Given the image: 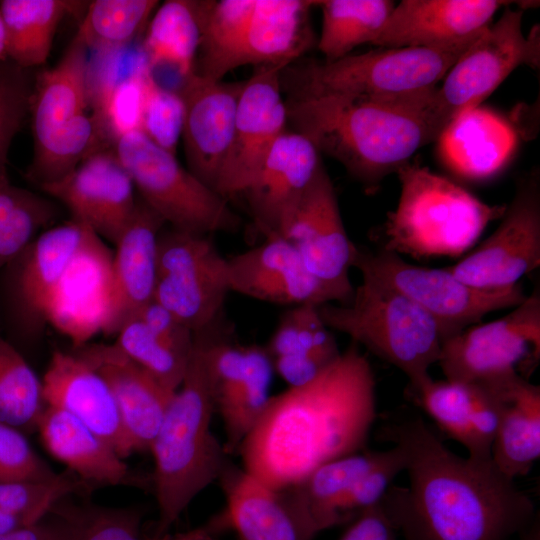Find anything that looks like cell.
Returning a JSON list of instances; mask_svg holds the SVG:
<instances>
[{
    "instance_id": "obj_44",
    "label": "cell",
    "mask_w": 540,
    "mask_h": 540,
    "mask_svg": "<svg viewBox=\"0 0 540 540\" xmlns=\"http://www.w3.org/2000/svg\"><path fill=\"white\" fill-rule=\"evenodd\" d=\"M68 531L71 540H144L140 536V510L107 507L66 496L49 512Z\"/></svg>"
},
{
    "instance_id": "obj_7",
    "label": "cell",
    "mask_w": 540,
    "mask_h": 540,
    "mask_svg": "<svg viewBox=\"0 0 540 540\" xmlns=\"http://www.w3.org/2000/svg\"><path fill=\"white\" fill-rule=\"evenodd\" d=\"M347 304L326 303L318 313L330 330L346 334L378 358L401 370L411 388L430 377L442 338L434 320L415 302L377 278L361 274Z\"/></svg>"
},
{
    "instance_id": "obj_37",
    "label": "cell",
    "mask_w": 540,
    "mask_h": 540,
    "mask_svg": "<svg viewBox=\"0 0 540 540\" xmlns=\"http://www.w3.org/2000/svg\"><path fill=\"white\" fill-rule=\"evenodd\" d=\"M387 454L388 449L362 450L331 460L293 486L321 531L346 521L337 511L339 502L359 479L381 464Z\"/></svg>"
},
{
    "instance_id": "obj_2",
    "label": "cell",
    "mask_w": 540,
    "mask_h": 540,
    "mask_svg": "<svg viewBox=\"0 0 540 540\" xmlns=\"http://www.w3.org/2000/svg\"><path fill=\"white\" fill-rule=\"evenodd\" d=\"M375 418L374 373L351 342L316 378L271 396L237 452L245 471L284 489L322 464L362 451Z\"/></svg>"
},
{
    "instance_id": "obj_35",
    "label": "cell",
    "mask_w": 540,
    "mask_h": 540,
    "mask_svg": "<svg viewBox=\"0 0 540 540\" xmlns=\"http://www.w3.org/2000/svg\"><path fill=\"white\" fill-rule=\"evenodd\" d=\"M273 364L265 347L245 346V366L232 384L214 397L215 413L223 421L228 455L237 452L270 401Z\"/></svg>"
},
{
    "instance_id": "obj_26",
    "label": "cell",
    "mask_w": 540,
    "mask_h": 540,
    "mask_svg": "<svg viewBox=\"0 0 540 540\" xmlns=\"http://www.w3.org/2000/svg\"><path fill=\"white\" fill-rule=\"evenodd\" d=\"M36 430L48 452L92 487L153 488L152 475L133 472L107 442L62 409L46 405Z\"/></svg>"
},
{
    "instance_id": "obj_32",
    "label": "cell",
    "mask_w": 540,
    "mask_h": 540,
    "mask_svg": "<svg viewBox=\"0 0 540 540\" xmlns=\"http://www.w3.org/2000/svg\"><path fill=\"white\" fill-rule=\"evenodd\" d=\"M209 1L167 0L150 18L142 43L147 66L173 67L182 80L194 72Z\"/></svg>"
},
{
    "instance_id": "obj_4",
    "label": "cell",
    "mask_w": 540,
    "mask_h": 540,
    "mask_svg": "<svg viewBox=\"0 0 540 540\" xmlns=\"http://www.w3.org/2000/svg\"><path fill=\"white\" fill-rule=\"evenodd\" d=\"M219 317L194 332L184 378L171 396L150 451L159 517L155 535L167 533L193 499L218 480L227 452L211 430L215 413L209 348Z\"/></svg>"
},
{
    "instance_id": "obj_24",
    "label": "cell",
    "mask_w": 540,
    "mask_h": 540,
    "mask_svg": "<svg viewBox=\"0 0 540 540\" xmlns=\"http://www.w3.org/2000/svg\"><path fill=\"white\" fill-rule=\"evenodd\" d=\"M46 405L78 419L122 458L130 454L120 413L110 387L74 353L53 352L42 379Z\"/></svg>"
},
{
    "instance_id": "obj_57",
    "label": "cell",
    "mask_w": 540,
    "mask_h": 540,
    "mask_svg": "<svg viewBox=\"0 0 540 540\" xmlns=\"http://www.w3.org/2000/svg\"><path fill=\"white\" fill-rule=\"evenodd\" d=\"M8 60L6 55V47H5V33H4V26L2 17L0 14V63Z\"/></svg>"
},
{
    "instance_id": "obj_39",
    "label": "cell",
    "mask_w": 540,
    "mask_h": 540,
    "mask_svg": "<svg viewBox=\"0 0 540 540\" xmlns=\"http://www.w3.org/2000/svg\"><path fill=\"white\" fill-rule=\"evenodd\" d=\"M45 407L42 380L0 337V422L22 433L34 431Z\"/></svg>"
},
{
    "instance_id": "obj_3",
    "label": "cell",
    "mask_w": 540,
    "mask_h": 540,
    "mask_svg": "<svg viewBox=\"0 0 540 540\" xmlns=\"http://www.w3.org/2000/svg\"><path fill=\"white\" fill-rule=\"evenodd\" d=\"M285 103L291 130L368 189L437 141L424 114L408 105L344 96L290 97Z\"/></svg>"
},
{
    "instance_id": "obj_34",
    "label": "cell",
    "mask_w": 540,
    "mask_h": 540,
    "mask_svg": "<svg viewBox=\"0 0 540 540\" xmlns=\"http://www.w3.org/2000/svg\"><path fill=\"white\" fill-rule=\"evenodd\" d=\"M540 457V388L522 377L501 412L491 460L510 479L527 475Z\"/></svg>"
},
{
    "instance_id": "obj_38",
    "label": "cell",
    "mask_w": 540,
    "mask_h": 540,
    "mask_svg": "<svg viewBox=\"0 0 540 540\" xmlns=\"http://www.w3.org/2000/svg\"><path fill=\"white\" fill-rule=\"evenodd\" d=\"M95 115L72 119L46 139L34 144L27 179L37 186L56 182L76 169L95 152L110 146Z\"/></svg>"
},
{
    "instance_id": "obj_56",
    "label": "cell",
    "mask_w": 540,
    "mask_h": 540,
    "mask_svg": "<svg viewBox=\"0 0 540 540\" xmlns=\"http://www.w3.org/2000/svg\"><path fill=\"white\" fill-rule=\"evenodd\" d=\"M211 533V527H199L187 532L169 535L167 533L162 535H154L150 538H145L144 540H209Z\"/></svg>"
},
{
    "instance_id": "obj_9",
    "label": "cell",
    "mask_w": 540,
    "mask_h": 540,
    "mask_svg": "<svg viewBox=\"0 0 540 540\" xmlns=\"http://www.w3.org/2000/svg\"><path fill=\"white\" fill-rule=\"evenodd\" d=\"M523 11L506 8L461 54L430 95L424 116L438 139L462 113L477 108L520 65L540 64L539 28L528 37Z\"/></svg>"
},
{
    "instance_id": "obj_29",
    "label": "cell",
    "mask_w": 540,
    "mask_h": 540,
    "mask_svg": "<svg viewBox=\"0 0 540 540\" xmlns=\"http://www.w3.org/2000/svg\"><path fill=\"white\" fill-rule=\"evenodd\" d=\"M93 231L71 219L42 232L15 259L12 295L19 319L26 328L45 321L49 298L69 262Z\"/></svg>"
},
{
    "instance_id": "obj_42",
    "label": "cell",
    "mask_w": 540,
    "mask_h": 540,
    "mask_svg": "<svg viewBox=\"0 0 540 540\" xmlns=\"http://www.w3.org/2000/svg\"><path fill=\"white\" fill-rule=\"evenodd\" d=\"M156 0H95L88 2L76 35L89 47L124 48L148 25Z\"/></svg>"
},
{
    "instance_id": "obj_20",
    "label": "cell",
    "mask_w": 540,
    "mask_h": 540,
    "mask_svg": "<svg viewBox=\"0 0 540 540\" xmlns=\"http://www.w3.org/2000/svg\"><path fill=\"white\" fill-rule=\"evenodd\" d=\"M230 292L290 307L337 303L333 292L304 265L292 245L277 234L227 258Z\"/></svg>"
},
{
    "instance_id": "obj_47",
    "label": "cell",
    "mask_w": 540,
    "mask_h": 540,
    "mask_svg": "<svg viewBox=\"0 0 540 540\" xmlns=\"http://www.w3.org/2000/svg\"><path fill=\"white\" fill-rule=\"evenodd\" d=\"M141 128L153 143L175 155L184 123V104L177 91L161 86L149 67L143 76Z\"/></svg>"
},
{
    "instance_id": "obj_36",
    "label": "cell",
    "mask_w": 540,
    "mask_h": 540,
    "mask_svg": "<svg viewBox=\"0 0 540 540\" xmlns=\"http://www.w3.org/2000/svg\"><path fill=\"white\" fill-rule=\"evenodd\" d=\"M322 12L318 49L324 61H335L356 47L374 42L382 32L395 3L390 0L315 1Z\"/></svg>"
},
{
    "instance_id": "obj_48",
    "label": "cell",
    "mask_w": 540,
    "mask_h": 540,
    "mask_svg": "<svg viewBox=\"0 0 540 540\" xmlns=\"http://www.w3.org/2000/svg\"><path fill=\"white\" fill-rule=\"evenodd\" d=\"M34 81L28 69L5 60L0 63V183L9 181L8 152L28 115Z\"/></svg>"
},
{
    "instance_id": "obj_46",
    "label": "cell",
    "mask_w": 540,
    "mask_h": 540,
    "mask_svg": "<svg viewBox=\"0 0 540 540\" xmlns=\"http://www.w3.org/2000/svg\"><path fill=\"white\" fill-rule=\"evenodd\" d=\"M92 489L69 470L50 481H2L0 509L21 514L34 524L48 515L60 499L72 494L87 495Z\"/></svg>"
},
{
    "instance_id": "obj_41",
    "label": "cell",
    "mask_w": 540,
    "mask_h": 540,
    "mask_svg": "<svg viewBox=\"0 0 540 540\" xmlns=\"http://www.w3.org/2000/svg\"><path fill=\"white\" fill-rule=\"evenodd\" d=\"M57 214L49 198L9 181L0 183V267L14 261Z\"/></svg>"
},
{
    "instance_id": "obj_10",
    "label": "cell",
    "mask_w": 540,
    "mask_h": 540,
    "mask_svg": "<svg viewBox=\"0 0 540 540\" xmlns=\"http://www.w3.org/2000/svg\"><path fill=\"white\" fill-rule=\"evenodd\" d=\"M352 267L415 302L434 320L442 342L491 312L519 305L527 296L519 284L498 290L479 289L461 281L447 268L414 265L382 249L373 252L356 245Z\"/></svg>"
},
{
    "instance_id": "obj_6",
    "label": "cell",
    "mask_w": 540,
    "mask_h": 540,
    "mask_svg": "<svg viewBox=\"0 0 540 540\" xmlns=\"http://www.w3.org/2000/svg\"><path fill=\"white\" fill-rule=\"evenodd\" d=\"M451 49L383 48L335 61L282 69L295 84L291 97L344 96L390 105L420 104L472 44Z\"/></svg>"
},
{
    "instance_id": "obj_18",
    "label": "cell",
    "mask_w": 540,
    "mask_h": 540,
    "mask_svg": "<svg viewBox=\"0 0 540 540\" xmlns=\"http://www.w3.org/2000/svg\"><path fill=\"white\" fill-rule=\"evenodd\" d=\"M218 481L227 502L223 517L239 540H313L321 532L293 486L272 488L230 462Z\"/></svg>"
},
{
    "instance_id": "obj_13",
    "label": "cell",
    "mask_w": 540,
    "mask_h": 540,
    "mask_svg": "<svg viewBox=\"0 0 540 540\" xmlns=\"http://www.w3.org/2000/svg\"><path fill=\"white\" fill-rule=\"evenodd\" d=\"M496 230L459 262L446 267L466 284L498 290L513 287L540 265V184L533 171L518 181Z\"/></svg>"
},
{
    "instance_id": "obj_43",
    "label": "cell",
    "mask_w": 540,
    "mask_h": 540,
    "mask_svg": "<svg viewBox=\"0 0 540 540\" xmlns=\"http://www.w3.org/2000/svg\"><path fill=\"white\" fill-rule=\"evenodd\" d=\"M265 349L272 359L281 357L307 358L325 365L340 355L331 330L318 313V307H290L279 318Z\"/></svg>"
},
{
    "instance_id": "obj_5",
    "label": "cell",
    "mask_w": 540,
    "mask_h": 540,
    "mask_svg": "<svg viewBox=\"0 0 540 540\" xmlns=\"http://www.w3.org/2000/svg\"><path fill=\"white\" fill-rule=\"evenodd\" d=\"M396 173L400 196L387 215L382 250L419 259L458 257L505 212L506 204H487L417 163L408 162Z\"/></svg>"
},
{
    "instance_id": "obj_33",
    "label": "cell",
    "mask_w": 540,
    "mask_h": 540,
    "mask_svg": "<svg viewBox=\"0 0 540 540\" xmlns=\"http://www.w3.org/2000/svg\"><path fill=\"white\" fill-rule=\"evenodd\" d=\"M83 1L1 0L7 59L21 68L44 64L63 18L76 13Z\"/></svg>"
},
{
    "instance_id": "obj_1",
    "label": "cell",
    "mask_w": 540,
    "mask_h": 540,
    "mask_svg": "<svg viewBox=\"0 0 540 540\" xmlns=\"http://www.w3.org/2000/svg\"><path fill=\"white\" fill-rule=\"evenodd\" d=\"M400 448L407 486L391 485L380 502L404 540H509L534 516L531 498L490 459L448 449L421 417L387 425Z\"/></svg>"
},
{
    "instance_id": "obj_8",
    "label": "cell",
    "mask_w": 540,
    "mask_h": 540,
    "mask_svg": "<svg viewBox=\"0 0 540 540\" xmlns=\"http://www.w3.org/2000/svg\"><path fill=\"white\" fill-rule=\"evenodd\" d=\"M113 148L140 199L172 229L209 235L239 228L240 219L230 208L229 200L142 131L122 135Z\"/></svg>"
},
{
    "instance_id": "obj_28",
    "label": "cell",
    "mask_w": 540,
    "mask_h": 540,
    "mask_svg": "<svg viewBox=\"0 0 540 540\" xmlns=\"http://www.w3.org/2000/svg\"><path fill=\"white\" fill-rule=\"evenodd\" d=\"M412 390L417 404L468 456L479 458L491 447L501 411L486 386L429 377Z\"/></svg>"
},
{
    "instance_id": "obj_15",
    "label": "cell",
    "mask_w": 540,
    "mask_h": 540,
    "mask_svg": "<svg viewBox=\"0 0 540 540\" xmlns=\"http://www.w3.org/2000/svg\"><path fill=\"white\" fill-rule=\"evenodd\" d=\"M282 69L255 67L244 81L232 141L214 188L228 200L250 186L272 147L288 129Z\"/></svg>"
},
{
    "instance_id": "obj_50",
    "label": "cell",
    "mask_w": 540,
    "mask_h": 540,
    "mask_svg": "<svg viewBox=\"0 0 540 540\" xmlns=\"http://www.w3.org/2000/svg\"><path fill=\"white\" fill-rule=\"evenodd\" d=\"M59 474L35 453L22 432L0 422V482L50 481Z\"/></svg>"
},
{
    "instance_id": "obj_14",
    "label": "cell",
    "mask_w": 540,
    "mask_h": 540,
    "mask_svg": "<svg viewBox=\"0 0 540 540\" xmlns=\"http://www.w3.org/2000/svg\"><path fill=\"white\" fill-rule=\"evenodd\" d=\"M288 241L306 268L347 304L355 244L348 238L333 182L323 163L277 234Z\"/></svg>"
},
{
    "instance_id": "obj_12",
    "label": "cell",
    "mask_w": 540,
    "mask_h": 540,
    "mask_svg": "<svg viewBox=\"0 0 540 540\" xmlns=\"http://www.w3.org/2000/svg\"><path fill=\"white\" fill-rule=\"evenodd\" d=\"M229 292L227 258L209 235L161 230L155 301L194 333L224 313Z\"/></svg>"
},
{
    "instance_id": "obj_11",
    "label": "cell",
    "mask_w": 540,
    "mask_h": 540,
    "mask_svg": "<svg viewBox=\"0 0 540 540\" xmlns=\"http://www.w3.org/2000/svg\"><path fill=\"white\" fill-rule=\"evenodd\" d=\"M540 357L538 287L505 316L474 324L444 341L438 364L447 380L507 386ZM524 377V376H523Z\"/></svg>"
},
{
    "instance_id": "obj_23",
    "label": "cell",
    "mask_w": 540,
    "mask_h": 540,
    "mask_svg": "<svg viewBox=\"0 0 540 540\" xmlns=\"http://www.w3.org/2000/svg\"><path fill=\"white\" fill-rule=\"evenodd\" d=\"M322 164L303 135L287 129L242 193L254 224L265 236L278 234Z\"/></svg>"
},
{
    "instance_id": "obj_21",
    "label": "cell",
    "mask_w": 540,
    "mask_h": 540,
    "mask_svg": "<svg viewBox=\"0 0 540 540\" xmlns=\"http://www.w3.org/2000/svg\"><path fill=\"white\" fill-rule=\"evenodd\" d=\"M499 0H403L395 4L374 45L451 49L473 42L490 24Z\"/></svg>"
},
{
    "instance_id": "obj_51",
    "label": "cell",
    "mask_w": 540,
    "mask_h": 540,
    "mask_svg": "<svg viewBox=\"0 0 540 540\" xmlns=\"http://www.w3.org/2000/svg\"><path fill=\"white\" fill-rule=\"evenodd\" d=\"M405 459L402 451L393 445L384 461L372 469L345 494L337 506L338 513L349 519L353 512L359 513L380 504L398 474L404 472Z\"/></svg>"
},
{
    "instance_id": "obj_30",
    "label": "cell",
    "mask_w": 540,
    "mask_h": 540,
    "mask_svg": "<svg viewBox=\"0 0 540 540\" xmlns=\"http://www.w3.org/2000/svg\"><path fill=\"white\" fill-rule=\"evenodd\" d=\"M87 50L75 35L56 65L37 75L30 105L34 144L86 113L90 100Z\"/></svg>"
},
{
    "instance_id": "obj_22",
    "label": "cell",
    "mask_w": 540,
    "mask_h": 540,
    "mask_svg": "<svg viewBox=\"0 0 540 540\" xmlns=\"http://www.w3.org/2000/svg\"><path fill=\"white\" fill-rule=\"evenodd\" d=\"M111 389L130 454L150 450L173 394L126 356L114 343H87L74 352Z\"/></svg>"
},
{
    "instance_id": "obj_25",
    "label": "cell",
    "mask_w": 540,
    "mask_h": 540,
    "mask_svg": "<svg viewBox=\"0 0 540 540\" xmlns=\"http://www.w3.org/2000/svg\"><path fill=\"white\" fill-rule=\"evenodd\" d=\"M163 220L141 199L115 243L112 261L113 301L103 334L116 335L120 328L154 299L158 237Z\"/></svg>"
},
{
    "instance_id": "obj_45",
    "label": "cell",
    "mask_w": 540,
    "mask_h": 540,
    "mask_svg": "<svg viewBox=\"0 0 540 540\" xmlns=\"http://www.w3.org/2000/svg\"><path fill=\"white\" fill-rule=\"evenodd\" d=\"M114 344L169 394L181 385L190 355L174 350L138 317L129 319L120 328Z\"/></svg>"
},
{
    "instance_id": "obj_40",
    "label": "cell",
    "mask_w": 540,
    "mask_h": 540,
    "mask_svg": "<svg viewBox=\"0 0 540 540\" xmlns=\"http://www.w3.org/2000/svg\"><path fill=\"white\" fill-rule=\"evenodd\" d=\"M255 0L209 1L194 73L211 80H222Z\"/></svg>"
},
{
    "instance_id": "obj_19",
    "label": "cell",
    "mask_w": 540,
    "mask_h": 540,
    "mask_svg": "<svg viewBox=\"0 0 540 540\" xmlns=\"http://www.w3.org/2000/svg\"><path fill=\"white\" fill-rule=\"evenodd\" d=\"M243 86L244 81H216L193 72L177 91L184 104L181 139L188 170L212 189L232 141Z\"/></svg>"
},
{
    "instance_id": "obj_49",
    "label": "cell",
    "mask_w": 540,
    "mask_h": 540,
    "mask_svg": "<svg viewBox=\"0 0 540 540\" xmlns=\"http://www.w3.org/2000/svg\"><path fill=\"white\" fill-rule=\"evenodd\" d=\"M148 66L117 82L96 96L95 116L108 140L140 130L143 111V76Z\"/></svg>"
},
{
    "instance_id": "obj_55",
    "label": "cell",
    "mask_w": 540,
    "mask_h": 540,
    "mask_svg": "<svg viewBox=\"0 0 540 540\" xmlns=\"http://www.w3.org/2000/svg\"><path fill=\"white\" fill-rule=\"evenodd\" d=\"M29 525L32 523L23 515L0 509V536Z\"/></svg>"
},
{
    "instance_id": "obj_27",
    "label": "cell",
    "mask_w": 540,
    "mask_h": 540,
    "mask_svg": "<svg viewBox=\"0 0 540 540\" xmlns=\"http://www.w3.org/2000/svg\"><path fill=\"white\" fill-rule=\"evenodd\" d=\"M309 0H255L229 61V72L244 65L293 64L313 45Z\"/></svg>"
},
{
    "instance_id": "obj_53",
    "label": "cell",
    "mask_w": 540,
    "mask_h": 540,
    "mask_svg": "<svg viewBox=\"0 0 540 540\" xmlns=\"http://www.w3.org/2000/svg\"><path fill=\"white\" fill-rule=\"evenodd\" d=\"M340 540H397V531L378 504L361 511Z\"/></svg>"
},
{
    "instance_id": "obj_52",
    "label": "cell",
    "mask_w": 540,
    "mask_h": 540,
    "mask_svg": "<svg viewBox=\"0 0 540 540\" xmlns=\"http://www.w3.org/2000/svg\"><path fill=\"white\" fill-rule=\"evenodd\" d=\"M134 317L143 321L174 350L185 356L190 355L194 333L157 301H150Z\"/></svg>"
},
{
    "instance_id": "obj_17",
    "label": "cell",
    "mask_w": 540,
    "mask_h": 540,
    "mask_svg": "<svg viewBox=\"0 0 540 540\" xmlns=\"http://www.w3.org/2000/svg\"><path fill=\"white\" fill-rule=\"evenodd\" d=\"M99 237L116 243L135 211L134 184L113 146L85 159L64 178L40 186Z\"/></svg>"
},
{
    "instance_id": "obj_54",
    "label": "cell",
    "mask_w": 540,
    "mask_h": 540,
    "mask_svg": "<svg viewBox=\"0 0 540 540\" xmlns=\"http://www.w3.org/2000/svg\"><path fill=\"white\" fill-rule=\"evenodd\" d=\"M52 522L39 521L0 536V540H71L64 525L55 517Z\"/></svg>"
},
{
    "instance_id": "obj_31",
    "label": "cell",
    "mask_w": 540,
    "mask_h": 540,
    "mask_svg": "<svg viewBox=\"0 0 540 540\" xmlns=\"http://www.w3.org/2000/svg\"><path fill=\"white\" fill-rule=\"evenodd\" d=\"M438 141L443 159L451 169L470 179H484L507 161L515 137L504 120L477 107L451 122Z\"/></svg>"
},
{
    "instance_id": "obj_16",
    "label": "cell",
    "mask_w": 540,
    "mask_h": 540,
    "mask_svg": "<svg viewBox=\"0 0 540 540\" xmlns=\"http://www.w3.org/2000/svg\"><path fill=\"white\" fill-rule=\"evenodd\" d=\"M113 254L94 231L75 253L55 286L45 321L81 347L104 333L113 301Z\"/></svg>"
}]
</instances>
